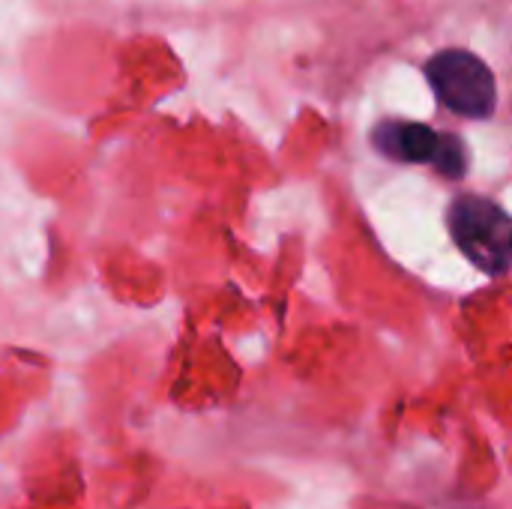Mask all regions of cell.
I'll return each instance as SVG.
<instances>
[{
  "mask_svg": "<svg viewBox=\"0 0 512 509\" xmlns=\"http://www.w3.org/2000/svg\"><path fill=\"white\" fill-rule=\"evenodd\" d=\"M426 78L441 99V105L468 120H486L498 105V84L489 63H483L474 51L444 48L429 57Z\"/></svg>",
  "mask_w": 512,
  "mask_h": 509,
  "instance_id": "cell-1",
  "label": "cell"
},
{
  "mask_svg": "<svg viewBox=\"0 0 512 509\" xmlns=\"http://www.w3.org/2000/svg\"><path fill=\"white\" fill-rule=\"evenodd\" d=\"M450 234L462 255L489 276H504L510 267V216L501 204L483 195H462L453 201Z\"/></svg>",
  "mask_w": 512,
  "mask_h": 509,
  "instance_id": "cell-2",
  "label": "cell"
},
{
  "mask_svg": "<svg viewBox=\"0 0 512 509\" xmlns=\"http://www.w3.org/2000/svg\"><path fill=\"white\" fill-rule=\"evenodd\" d=\"M372 144L393 162L432 165L438 174L459 180L468 174V147L453 132H435L414 120H381L372 129Z\"/></svg>",
  "mask_w": 512,
  "mask_h": 509,
  "instance_id": "cell-3",
  "label": "cell"
}]
</instances>
